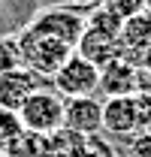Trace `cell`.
<instances>
[{"instance_id": "d6986e66", "label": "cell", "mask_w": 151, "mask_h": 157, "mask_svg": "<svg viewBox=\"0 0 151 157\" xmlns=\"http://www.w3.org/2000/svg\"><path fill=\"white\" fill-rule=\"evenodd\" d=\"M70 6L79 9V12H82V9H88V12H91L94 6H100V0H70Z\"/></svg>"}, {"instance_id": "9a60e30c", "label": "cell", "mask_w": 151, "mask_h": 157, "mask_svg": "<svg viewBox=\"0 0 151 157\" xmlns=\"http://www.w3.org/2000/svg\"><path fill=\"white\" fill-rule=\"evenodd\" d=\"M21 67V52H18V36H0V73Z\"/></svg>"}, {"instance_id": "8992f818", "label": "cell", "mask_w": 151, "mask_h": 157, "mask_svg": "<svg viewBox=\"0 0 151 157\" xmlns=\"http://www.w3.org/2000/svg\"><path fill=\"white\" fill-rule=\"evenodd\" d=\"M64 127L82 136H97L103 130V100L97 97H73L64 109Z\"/></svg>"}, {"instance_id": "44dd1931", "label": "cell", "mask_w": 151, "mask_h": 157, "mask_svg": "<svg viewBox=\"0 0 151 157\" xmlns=\"http://www.w3.org/2000/svg\"><path fill=\"white\" fill-rule=\"evenodd\" d=\"M142 12H148V15H151V0H142Z\"/></svg>"}, {"instance_id": "3957f363", "label": "cell", "mask_w": 151, "mask_h": 157, "mask_svg": "<svg viewBox=\"0 0 151 157\" xmlns=\"http://www.w3.org/2000/svg\"><path fill=\"white\" fill-rule=\"evenodd\" d=\"M64 109H67V100L55 88H39L24 100V106L18 109V118L24 124V130L48 136L57 127H64Z\"/></svg>"}, {"instance_id": "603a6c76", "label": "cell", "mask_w": 151, "mask_h": 157, "mask_svg": "<svg viewBox=\"0 0 151 157\" xmlns=\"http://www.w3.org/2000/svg\"><path fill=\"white\" fill-rule=\"evenodd\" d=\"M0 12H3V0H0Z\"/></svg>"}, {"instance_id": "5bb4252c", "label": "cell", "mask_w": 151, "mask_h": 157, "mask_svg": "<svg viewBox=\"0 0 151 157\" xmlns=\"http://www.w3.org/2000/svg\"><path fill=\"white\" fill-rule=\"evenodd\" d=\"M24 133V124H21L18 112H9V109H0V148L6 151L15 139Z\"/></svg>"}, {"instance_id": "6da1fadb", "label": "cell", "mask_w": 151, "mask_h": 157, "mask_svg": "<svg viewBox=\"0 0 151 157\" xmlns=\"http://www.w3.org/2000/svg\"><path fill=\"white\" fill-rule=\"evenodd\" d=\"M18 52H21V67L37 73L39 78H52L73 58L70 45H64V42H57L52 36H33L27 30L18 33Z\"/></svg>"}, {"instance_id": "30bf717a", "label": "cell", "mask_w": 151, "mask_h": 157, "mask_svg": "<svg viewBox=\"0 0 151 157\" xmlns=\"http://www.w3.org/2000/svg\"><path fill=\"white\" fill-rule=\"evenodd\" d=\"M103 130H109L115 136L136 133L133 97H106L103 100Z\"/></svg>"}, {"instance_id": "ffe728a7", "label": "cell", "mask_w": 151, "mask_h": 157, "mask_svg": "<svg viewBox=\"0 0 151 157\" xmlns=\"http://www.w3.org/2000/svg\"><path fill=\"white\" fill-rule=\"evenodd\" d=\"M139 67H142V70H151V48L145 52V55H142V60H139Z\"/></svg>"}, {"instance_id": "9c48e42d", "label": "cell", "mask_w": 151, "mask_h": 157, "mask_svg": "<svg viewBox=\"0 0 151 157\" xmlns=\"http://www.w3.org/2000/svg\"><path fill=\"white\" fill-rule=\"evenodd\" d=\"M136 85H139V67H133L124 58L100 70V91L106 97H133Z\"/></svg>"}, {"instance_id": "d4e9b609", "label": "cell", "mask_w": 151, "mask_h": 157, "mask_svg": "<svg viewBox=\"0 0 151 157\" xmlns=\"http://www.w3.org/2000/svg\"><path fill=\"white\" fill-rule=\"evenodd\" d=\"M82 157H85V154H82Z\"/></svg>"}, {"instance_id": "2e32d148", "label": "cell", "mask_w": 151, "mask_h": 157, "mask_svg": "<svg viewBox=\"0 0 151 157\" xmlns=\"http://www.w3.org/2000/svg\"><path fill=\"white\" fill-rule=\"evenodd\" d=\"M100 6L109 9L112 15H118L121 21H127V18L142 12V0H100Z\"/></svg>"}, {"instance_id": "7c38bea8", "label": "cell", "mask_w": 151, "mask_h": 157, "mask_svg": "<svg viewBox=\"0 0 151 157\" xmlns=\"http://www.w3.org/2000/svg\"><path fill=\"white\" fill-rule=\"evenodd\" d=\"M6 154H9V157H52L48 136L33 133V130H24V133L6 148Z\"/></svg>"}, {"instance_id": "7402d4cb", "label": "cell", "mask_w": 151, "mask_h": 157, "mask_svg": "<svg viewBox=\"0 0 151 157\" xmlns=\"http://www.w3.org/2000/svg\"><path fill=\"white\" fill-rule=\"evenodd\" d=\"M0 157H6V151H3V148H0Z\"/></svg>"}, {"instance_id": "5b68a950", "label": "cell", "mask_w": 151, "mask_h": 157, "mask_svg": "<svg viewBox=\"0 0 151 157\" xmlns=\"http://www.w3.org/2000/svg\"><path fill=\"white\" fill-rule=\"evenodd\" d=\"M39 88H42V78L37 73H30V70H24V67L0 73V109L18 112L24 106V100L33 91H39Z\"/></svg>"}, {"instance_id": "277c9868", "label": "cell", "mask_w": 151, "mask_h": 157, "mask_svg": "<svg viewBox=\"0 0 151 157\" xmlns=\"http://www.w3.org/2000/svg\"><path fill=\"white\" fill-rule=\"evenodd\" d=\"M52 85H55V91H57L64 100L91 97L97 88H100V70L73 52V58H70V60H67V63L55 73V76H52Z\"/></svg>"}, {"instance_id": "ac0fdd59", "label": "cell", "mask_w": 151, "mask_h": 157, "mask_svg": "<svg viewBox=\"0 0 151 157\" xmlns=\"http://www.w3.org/2000/svg\"><path fill=\"white\" fill-rule=\"evenodd\" d=\"M130 154H133V157H151V130H142L139 136L133 139Z\"/></svg>"}, {"instance_id": "e0dca14e", "label": "cell", "mask_w": 151, "mask_h": 157, "mask_svg": "<svg viewBox=\"0 0 151 157\" xmlns=\"http://www.w3.org/2000/svg\"><path fill=\"white\" fill-rule=\"evenodd\" d=\"M133 112H136V130H148L151 127V97L148 94H133Z\"/></svg>"}, {"instance_id": "ba28073f", "label": "cell", "mask_w": 151, "mask_h": 157, "mask_svg": "<svg viewBox=\"0 0 151 157\" xmlns=\"http://www.w3.org/2000/svg\"><path fill=\"white\" fill-rule=\"evenodd\" d=\"M118 45H121L124 60H130V55H133V67H139L142 55L151 48V15L148 12H139V15H133L121 24Z\"/></svg>"}, {"instance_id": "7a4b0ae2", "label": "cell", "mask_w": 151, "mask_h": 157, "mask_svg": "<svg viewBox=\"0 0 151 157\" xmlns=\"http://www.w3.org/2000/svg\"><path fill=\"white\" fill-rule=\"evenodd\" d=\"M24 30L33 33V36H52L76 52V42L85 33V15L79 9H73V6H48V9L37 12L27 21Z\"/></svg>"}, {"instance_id": "8fae6325", "label": "cell", "mask_w": 151, "mask_h": 157, "mask_svg": "<svg viewBox=\"0 0 151 157\" xmlns=\"http://www.w3.org/2000/svg\"><path fill=\"white\" fill-rule=\"evenodd\" d=\"M85 142H88V136L76 133L70 127H57L55 133H48L52 157H82L85 154Z\"/></svg>"}, {"instance_id": "52a82bcc", "label": "cell", "mask_w": 151, "mask_h": 157, "mask_svg": "<svg viewBox=\"0 0 151 157\" xmlns=\"http://www.w3.org/2000/svg\"><path fill=\"white\" fill-rule=\"evenodd\" d=\"M76 55L85 58L88 63H94L97 70H106L109 63L121 60V45H118V36H106V33H97L91 27H85L82 39L76 42Z\"/></svg>"}, {"instance_id": "4fadbf2b", "label": "cell", "mask_w": 151, "mask_h": 157, "mask_svg": "<svg viewBox=\"0 0 151 157\" xmlns=\"http://www.w3.org/2000/svg\"><path fill=\"white\" fill-rule=\"evenodd\" d=\"M121 24H124V21L118 18V15H112L109 9H103V6H94V9L85 15V27H91L97 33H106V36H118V33H121Z\"/></svg>"}, {"instance_id": "cb8c5ba5", "label": "cell", "mask_w": 151, "mask_h": 157, "mask_svg": "<svg viewBox=\"0 0 151 157\" xmlns=\"http://www.w3.org/2000/svg\"><path fill=\"white\" fill-rule=\"evenodd\" d=\"M6 157H9V154H6Z\"/></svg>"}]
</instances>
